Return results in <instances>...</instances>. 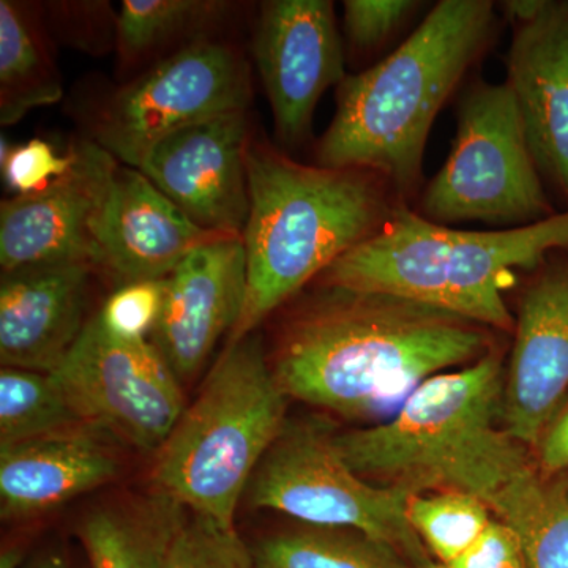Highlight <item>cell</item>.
Wrapping results in <instances>:
<instances>
[{
	"mask_svg": "<svg viewBox=\"0 0 568 568\" xmlns=\"http://www.w3.org/2000/svg\"><path fill=\"white\" fill-rule=\"evenodd\" d=\"M495 334L409 298L321 284L284 321L271 365L287 398L379 420L429 377L484 357Z\"/></svg>",
	"mask_w": 568,
	"mask_h": 568,
	"instance_id": "cell-1",
	"label": "cell"
},
{
	"mask_svg": "<svg viewBox=\"0 0 568 568\" xmlns=\"http://www.w3.org/2000/svg\"><path fill=\"white\" fill-rule=\"evenodd\" d=\"M504 387L496 345L458 372L426 379L383 424L334 435L335 446L354 473L379 487L477 497L525 544L547 478L503 424Z\"/></svg>",
	"mask_w": 568,
	"mask_h": 568,
	"instance_id": "cell-2",
	"label": "cell"
},
{
	"mask_svg": "<svg viewBox=\"0 0 568 568\" xmlns=\"http://www.w3.org/2000/svg\"><path fill=\"white\" fill-rule=\"evenodd\" d=\"M500 20L491 0H440L394 52L347 74L316 148L323 168L383 175L403 203L424 190V156L437 114L491 50Z\"/></svg>",
	"mask_w": 568,
	"mask_h": 568,
	"instance_id": "cell-3",
	"label": "cell"
},
{
	"mask_svg": "<svg viewBox=\"0 0 568 568\" xmlns=\"http://www.w3.org/2000/svg\"><path fill=\"white\" fill-rule=\"evenodd\" d=\"M246 171L248 283L230 343L253 334L339 257L379 234L403 203L383 175L295 162L264 141H250Z\"/></svg>",
	"mask_w": 568,
	"mask_h": 568,
	"instance_id": "cell-4",
	"label": "cell"
},
{
	"mask_svg": "<svg viewBox=\"0 0 568 568\" xmlns=\"http://www.w3.org/2000/svg\"><path fill=\"white\" fill-rule=\"evenodd\" d=\"M555 252H568V211L514 230L459 231L399 203L379 234L317 282L409 298L510 334L515 320L504 290L515 271L530 274Z\"/></svg>",
	"mask_w": 568,
	"mask_h": 568,
	"instance_id": "cell-5",
	"label": "cell"
},
{
	"mask_svg": "<svg viewBox=\"0 0 568 568\" xmlns=\"http://www.w3.org/2000/svg\"><path fill=\"white\" fill-rule=\"evenodd\" d=\"M287 399L260 335L230 343L155 452L156 493L234 526L239 500L286 425Z\"/></svg>",
	"mask_w": 568,
	"mask_h": 568,
	"instance_id": "cell-6",
	"label": "cell"
},
{
	"mask_svg": "<svg viewBox=\"0 0 568 568\" xmlns=\"http://www.w3.org/2000/svg\"><path fill=\"white\" fill-rule=\"evenodd\" d=\"M457 121L447 162L414 205L418 215L448 227L481 222L514 230L560 212L538 173L507 82H470L459 100Z\"/></svg>",
	"mask_w": 568,
	"mask_h": 568,
	"instance_id": "cell-7",
	"label": "cell"
},
{
	"mask_svg": "<svg viewBox=\"0 0 568 568\" xmlns=\"http://www.w3.org/2000/svg\"><path fill=\"white\" fill-rule=\"evenodd\" d=\"M248 488L254 507L282 511L313 528L357 530L414 566L439 568L407 519L409 493L354 473L323 424L286 422Z\"/></svg>",
	"mask_w": 568,
	"mask_h": 568,
	"instance_id": "cell-8",
	"label": "cell"
},
{
	"mask_svg": "<svg viewBox=\"0 0 568 568\" xmlns=\"http://www.w3.org/2000/svg\"><path fill=\"white\" fill-rule=\"evenodd\" d=\"M250 99V71L241 52L223 41L197 39L119 89L97 118L93 142L140 170L168 134L246 111Z\"/></svg>",
	"mask_w": 568,
	"mask_h": 568,
	"instance_id": "cell-9",
	"label": "cell"
},
{
	"mask_svg": "<svg viewBox=\"0 0 568 568\" xmlns=\"http://www.w3.org/2000/svg\"><path fill=\"white\" fill-rule=\"evenodd\" d=\"M82 425L156 452L181 418L182 383L151 339L119 338L99 313L55 369Z\"/></svg>",
	"mask_w": 568,
	"mask_h": 568,
	"instance_id": "cell-10",
	"label": "cell"
},
{
	"mask_svg": "<svg viewBox=\"0 0 568 568\" xmlns=\"http://www.w3.org/2000/svg\"><path fill=\"white\" fill-rule=\"evenodd\" d=\"M253 55L274 112L276 136L294 151L312 132L317 102L345 80V50L331 0L261 6Z\"/></svg>",
	"mask_w": 568,
	"mask_h": 568,
	"instance_id": "cell-11",
	"label": "cell"
},
{
	"mask_svg": "<svg viewBox=\"0 0 568 568\" xmlns=\"http://www.w3.org/2000/svg\"><path fill=\"white\" fill-rule=\"evenodd\" d=\"M511 26L507 84L549 196L568 211V0L500 3Z\"/></svg>",
	"mask_w": 568,
	"mask_h": 568,
	"instance_id": "cell-12",
	"label": "cell"
},
{
	"mask_svg": "<svg viewBox=\"0 0 568 568\" xmlns=\"http://www.w3.org/2000/svg\"><path fill=\"white\" fill-rule=\"evenodd\" d=\"M248 145V114L230 112L168 134L140 171L197 226L242 237L250 215Z\"/></svg>",
	"mask_w": 568,
	"mask_h": 568,
	"instance_id": "cell-13",
	"label": "cell"
},
{
	"mask_svg": "<svg viewBox=\"0 0 568 568\" xmlns=\"http://www.w3.org/2000/svg\"><path fill=\"white\" fill-rule=\"evenodd\" d=\"M69 173L39 193L0 204L2 272L40 263L91 264L97 271V230L119 162L97 142L71 145Z\"/></svg>",
	"mask_w": 568,
	"mask_h": 568,
	"instance_id": "cell-14",
	"label": "cell"
},
{
	"mask_svg": "<svg viewBox=\"0 0 568 568\" xmlns=\"http://www.w3.org/2000/svg\"><path fill=\"white\" fill-rule=\"evenodd\" d=\"M514 334L503 424L523 446L536 448L568 392V252L549 254L530 272Z\"/></svg>",
	"mask_w": 568,
	"mask_h": 568,
	"instance_id": "cell-15",
	"label": "cell"
},
{
	"mask_svg": "<svg viewBox=\"0 0 568 568\" xmlns=\"http://www.w3.org/2000/svg\"><path fill=\"white\" fill-rule=\"evenodd\" d=\"M246 283L239 235L197 246L166 276L162 313L149 339L181 383L197 375L220 338L234 331L244 312Z\"/></svg>",
	"mask_w": 568,
	"mask_h": 568,
	"instance_id": "cell-16",
	"label": "cell"
},
{
	"mask_svg": "<svg viewBox=\"0 0 568 568\" xmlns=\"http://www.w3.org/2000/svg\"><path fill=\"white\" fill-rule=\"evenodd\" d=\"M219 237L194 224L140 170L119 163L97 230V271L119 286L162 280L197 246Z\"/></svg>",
	"mask_w": 568,
	"mask_h": 568,
	"instance_id": "cell-17",
	"label": "cell"
},
{
	"mask_svg": "<svg viewBox=\"0 0 568 568\" xmlns=\"http://www.w3.org/2000/svg\"><path fill=\"white\" fill-rule=\"evenodd\" d=\"M88 263H40L2 272L0 361L3 366L54 373L78 342L84 320Z\"/></svg>",
	"mask_w": 568,
	"mask_h": 568,
	"instance_id": "cell-18",
	"label": "cell"
},
{
	"mask_svg": "<svg viewBox=\"0 0 568 568\" xmlns=\"http://www.w3.org/2000/svg\"><path fill=\"white\" fill-rule=\"evenodd\" d=\"M119 459L91 428H78L0 448V511L32 518L102 487Z\"/></svg>",
	"mask_w": 568,
	"mask_h": 568,
	"instance_id": "cell-19",
	"label": "cell"
},
{
	"mask_svg": "<svg viewBox=\"0 0 568 568\" xmlns=\"http://www.w3.org/2000/svg\"><path fill=\"white\" fill-rule=\"evenodd\" d=\"M185 510L162 493L97 508L80 526L91 568H164Z\"/></svg>",
	"mask_w": 568,
	"mask_h": 568,
	"instance_id": "cell-20",
	"label": "cell"
},
{
	"mask_svg": "<svg viewBox=\"0 0 568 568\" xmlns=\"http://www.w3.org/2000/svg\"><path fill=\"white\" fill-rule=\"evenodd\" d=\"M62 82L43 33L20 2H0V122L14 125L28 112L62 99Z\"/></svg>",
	"mask_w": 568,
	"mask_h": 568,
	"instance_id": "cell-21",
	"label": "cell"
},
{
	"mask_svg": "<svg viewBox=\"0 0 568 568\" xmlns=\"http://www.w3.org/2000/svg\"><path fill=\"white\" fill-rule=\"evenodd\" d=\"M256 568H420L394 548L347 529L310 528L263 538Z\"/></svg>",
	"mask_w": 568,
	"mask_h": 568,
	"instance_id": "cell-22",
	"label": "cell"
},
{
	"mask_svg": "<svg viewBox=\"0 0 568 568\" xmlns=\"http://www.w3.org/2000/svg\"><path fill=\"white\" fill-rule=\"evenodd\" d=\"M88 428L48 373L3 366L0 372V448Z\"/></svg>",
	"mask_w": 568,
	"mask_h": 568,
	"instance_id": "cell-23",
	"label": "cell"
},
{
	"mask_svg": "<svg viewBox=\"0 0 568 568\" xmlns=\"http://www.w3.org/2000/svg\"><path fill=\"white\" fill-rule=\"evenodd\" d=\"M230 3L213 0H125L115 20L122 61L134 62L168 41L219 21Z\"/></svg>",
	"mask_w": 568,
	"mask_h": 568,
	"instance_id": "cell-24",
	"label": "cell"
},
{
	"mask_svg": "<svg viewBox=\"0 0 568 568\" xmlns=\"http://www.w3.org/2000/svg\"><path fill=\"white\" fill-rule=\"evenodd\" d=\"M406 514L439 567L473 547L495 519L480 499L457 491L413 495L407 500Z\"/></svg>",
	"mask_w": 568,
	"mask_h": 568,
	"instance_id": "cell-25",
	"label": "cell"
},
{
	"mask_svg": "<svg viewBox=\"0 0 568 568\" xmlns=\"http://www.w3.org/2000/svg\"><path fill=\"white\" fill-rule=\"evenodd\" d=\"M164 568H256L234 526L190 515L175 534Z\"/></svg>",
	"mask_w": 568,
	"mask_h": 568,
	"instance_id": "cell-26",
	"label": "cell"
},
{
	"mask_svg": "<svg viewBox=\"0 0 568 568\" xmlns=\"http://www.w3.org/2000/svg\"><path fill=\"white\" fill-rule=\"evenodd\" d=\"M523 549L528 568H568V470L545 481L540 517Z\"/></svg>",
	"mask_w": 568,
	"mask_h": 568,
	"instance_id": "cell-27",
	"label": "cell"
},
{
	"mask_svg": "<svg viewBox=\"0 0 568 568\" xmlns=\"http://www.w3.org/2000/svg\"><path fill=\"white\" fill-rule=\"evenodd\" d=\"M164 287L166 278L119 286L99 312L104 327L112 335L130 342L151 338L162 313Z\"/></svg>",
	"mask_w": 568,
	"mask_h": 568,
	"instance_id": "cell-28",
	"label": "cell"
},
{
	"mask_svg": "<svg viewBox=\"0 0 568 568\" xmlns=\"http://www.w3.org/2000/svg\"><path fill=\"white\" fill-rule=\"evenodd\" d=\"M343 28L351 47L357 52H373L386 44L410 18L422 2L414 0H346Z\"/></svg>",
	"mask_w": 568,
	"mask_h": 568,
	"instance_id": "cell-29",
	"label": "cell"
},
{
	"mask_svg": "<svg viewBox=\"0 0 568 568\" xmlns=\"http://www.w3.org/2000/svg\"><path fill=\"white\" fill-rule=\"evenodd\" d=\"M73 163V148L59 155L50 142L32 140L11 149L2 163V173L11 190L26 196L47 189L55 179L69 173Z\"/></svg>",
	"mask_w": 568,
	"mask_h": 568,
	"instance_id": "cell-30",
	"label": "cell"
},
{
	"mask_svg": "<svg viewBox=\"0 0 568 568\" xmlns=\"http://www.w3.org/2000/svg\"><path fill=\"white\" fill-rule=\"evenodd\" d=\"M439 568H528V562L518 534L495 518L473 547Z\"/></svg>",
	"mask_w": 568,
	"mask_h": 568,
	"instance_id": "cell-31",
	"label": "cell"
},
{
	"mask_svg": "<svg viewBox=\"0 0 568 568\" xmlns=\"http://www.w3.org/2000/svg\"><path fill=\"white\" fill-rule=\"evenodd\" d=\"M537 466L545 478L568 470V402L559 407L537 444Z\"/></svg>",
	"mask_w": 568,
	"mask_h": 568,
	"instance_id": "cell-32",
	"label": "cell"
},
{
	"mask_svg": "<svg viewBox=\"0 0 568 568\" xmlns=\"http://www.w3.org/2000/svg\"><path fill=\"white\" fill-rule=\"evenodd\" d=\"M26 568H70L65 558H62L58 552H50V555L40 556L39 559L33 560Z\"/></svg>",
	"mask_w": 568,
	"mask_h": 568,
	"instance_id": "cell-33",
	"label": "cell"
},
{
	"mask_svg": "<svg viewBox=\"0 0 568 568\" xmlns=\"http://www.w3.org/2000/svg\"><path fill=\"white\" fill-rule=\"evenodd\" d=\"M22 564V551L20 548L3 549L0 556V568H20Z\"/></svg>",
	"mask_w": 568,
	"mask_h": 568,
	"instance_id": "cell-34",
	"label": "cell"
}]
</instances>
